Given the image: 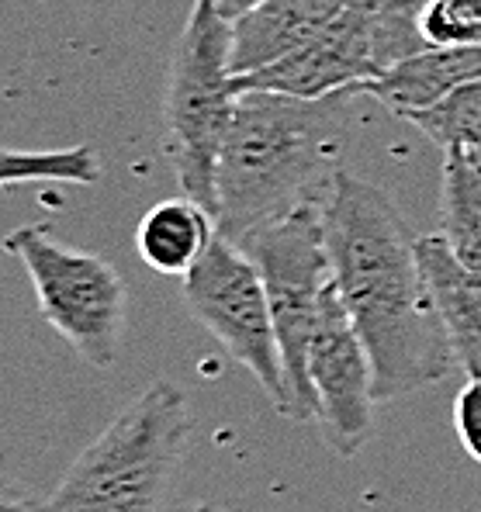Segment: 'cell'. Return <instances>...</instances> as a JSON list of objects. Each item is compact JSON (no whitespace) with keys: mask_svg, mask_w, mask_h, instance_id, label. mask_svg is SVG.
<instances>
[{"mask_svg":"<svg viewBox=\"0 0 481 512\" xmlns=\"http://www.w3.org/2000/svg\"><path fill=\"white\" fill-rule=\"evenodd\" d=\"M322 232L333 284L374 367V395L395 402L457 367L419 260V239L381 187L340 170Z\"/></svg>","mask_w":481,"mask_h":512,"instance_id":"obj_1","label":"cell"},{"mask_svg":"<svg viewBox=\"0 0 481 512\" xmlns=\"http://www.w3.org/2000/svg\"><path fill=\"white\" fill-rule=\"evenodd\" d=\"M419 260L457 367L468 378H481V274L464 267L443 236L419 239Z\"/></svg>","mask_w":481,"mask_h":512,"instance_id":"obj_12","label":"cell"},{"mask_svg":"<svg viewBox=\"0 0 481 512\" xmlns=\"http://www.w3.org/2000/svg\"><path fill=\"white\" fill-rule=\"evenodd\" d=\"M215 232L219 229H215L212 212L184 194L142 215L135 229V246H139L142 263L153 267L156 274L184 277L212 246Z\"/></svg>","mask_w":481,"mask_h":512,"instance_id":"obj_13","label":"cell"},{"mask_svg":"<svg viewBox=\"0 0 481 512\" xmlns=\"http://www.w3.org/2000/svg\"><path fill=\"white\" fill-rule=\"evenodd\" d=\"M481 80V45H430L398 59L381 77L367 80L360 94L381 101L395 115H412L443 101L450 90Z\"/></svg>","mask_w":481,"mask_h":512,"instance_id":"obj_11","label":"cell"},{"mask_svg":"<svg viewBox=\"0 0 481 512\" xmlns=\"http://www.w3.org/2000/svg\"><path fill=\"white\" fill-rule=\"evenodd\" d=\"M191 436L177 384L156 381L132 398L73 461L45 512H160Z\"/></svg>","mask_w":481,"mask_h":512,"instance_id":"obj_3","label":"cell"},{"mask_svg":"<svg viewBox=\"0 0 481 512\" xmlns=\"http://www.w3.org/2000/svg\"><path fill=\"white\" fill-rule=\"evenodd\" d=\"M219 4V11L225 14L229 21H236L239 14H246V11H253L257 4H263V0H215Z\"/></svg>","mask_w":481,"mask_h":512,"instance_id":"obj_19","label":"cell"},{"mask_svg":"<svg viewBox=\"0 0 481 512\" xmlns=\"http://www.w3.org/2000/svg\"><path fill=\"white\" fill-rule=\"evenodd\" d=\"M4 250L25 263L35 298L52 329L97 371L118 360L129 291L104 256L59 243L42 225H21L4 236Z\"/></svg>","mask_w":481,"mask_h":512,"instance_id":"obj_5","label":"cell"},{"mask_svg":"<svg viewBox=\"0 0 481 512\" xmlns=\"http://www.w3.org/2000/svg\"><path fill=\"white\" fill-rule=\"evenodd\" d=\"M350 0H263L232 21V77H246L302 49Z\"/></svg>","mask_w":481,"mask_h":512,"instance_id":"obj_10","label":"cell"},{"mask_svg":"<svg viewBox=\"0 0 481 512\" xmlns=\"http://www.w3.org/2000/svg\"><path fill=\"white\" fill-rule=\"evenodd\" d=\"M187 512H215L212 506H194V509H187Z\"/></svg>","mask_w":481,"mask_h":512,"instance_id":"obj_20","label":"cell"},{"mask_svg":"<svg viewBox=\"0 0 481 512\" xmlns=\"http://www.w3.org/2000/svg\"><path fill=\"white\" fill-rule=\"evenodd\" d=\"M381 77L374 49V0H350L315 39L257 73L236 77V90H274L291 97H329L340 90H360Z\"/></svg>","mask_w":481,"mask_h":512,"instance_id":"obj_9","label":"cell"},{"mask_svg":"<svg viewBox=\"0 0 481 512\" xmlns=\"http://www.w3.org/2000/svg\"><path fill=\"white\" fill-rule=\"evenodd\" d=\"M180 295L187 312L229 350L236 364H243L260 381L270 405L288 419V374H284L281 343L270 315V298L253 256L215 232L205 256L194 263L191 274H184Z\"/></svg>","mask_w":481,"mask_h":512,"instance_id":"obj_7","label":"cell"},{"mask_svg":"<svg viewBox=\"0 0 481 512\" xmlns=\"http://www.w3.org/2000/svg\"><path fill=\"white\" fill-rule=\"evenodd\" d=\"M229 56L232 21L215 0H194L170 59L163 132L180 191L208 208L212 218L219 208V156L239 101Z\"/></svg>","mask_w":481,"mask_h":512,"instance_id":"obj_4","label":"cell"},{"mask_svg":"<svg viewBox=\"0 0 481 512\" xmlns=\"http://www.w3.org/2000/svg\"><path fill=\"white\" fill-rule=\"evenodd\" d=\"M454 429L461 447L481 464V378H468L454 398Z\"/></svg>","mask_w":481,"mask_h":512,"instance_id":"obj_17","label":"cell"},{"mask_svg":"<svg viewBox=\"0 0 481 512\" xmlns=\"http://www.w3.org/2000/svg\"><path fill=\"white\" fill-rule=\"evenodd\" d=\"M308 384L326 440L340 457H353L374 433V367L336 284L326 288L322 315L308 346Z\"/></svg>","mask_w":481,"mask_h":512,"instance_id":"obj_8","label":"cell"},{"mask_svg":"<svg viewBox=\"0 0 481 512\" xmlns=\"http://www.w3.org/2000/svg\"><path fill=\"white\" fill-rule=\"evenodd\" d=\"M360 90L291 97L243 90L219 156V236L243 246L263 225L326 208L343 156V111Z\"/></svg>","mask_w":481,"mask_h":512,"instance_id":"obj_2","label":"cell"},{"mask_svg":"<svg viewBox=\"0 0 481 512\" xmlns=\"http://www.w3.org/2000/svg\"><path fill=\"white\" fill-rule=\"evenodd\" d=\"M0 512H45V502H35L25 488L0 478Z\"/></svg>","mask_w":481,"mask_h":512,"instance_id":"obj_18","label":"cell"},{"mask_svg":"<svg viewBox=\"0 0 481 512\" xmlns=\"http://www.w3.org/2000/svg\"><path fill=\"white\" fill-rule=\"evenodd\" d=\"M243 250L260 267L263 288L270 298V315H274L291 391L288 419L308 423L315 419V398L312 384H308V346H312L315 326H319L326 288L333 284L322 208H302V212L263 225L246 239Z\"/></svg>","mask_w":481,"mask_h":512,"instance_id":"obj_6","label":"cell"},{"mask_svg":"<svg viewBox=\"0 0 481 512\" xmlns=\"http://www.w3.org/2000/svg\"><path fill=\"white\" fill-rule=\"evenodd\" d=\"M56 180V184H97L101 160L90 146L73 149H4L0 146V187Z\"/></svg>","mask_w":481,"mask_h":512,"instance_id":"obj_14","label":"cell"},{"mask_svg":"<svg viewBox=\"0 0 481 512\" xmlns=\"http://www.w3.org/2000/svg\"><path fill=\"white\" fill-rule=\"evenodd\" d=\"M426 139H433L437 146L447 149L457 146H478L481 142V80L450 90L443 101L430 104L423 111L405 115Z\"/></svg>","mask_w":481,"mask_h":512,"instance_id":"obj_15","label":"cell"},{"mask_svg":"<svg viewBox=\"0 0 481 512\" xmlns=\"http://www.w3.org/2000/svg\"><path fill=\"white\" fill-rule=\"evenodd\" d=\"M419 35L430 45H481V0H419Z\"/></svg>","mask_w":481,"mask_h":512,"instance_id":"obj_16","label":"cell"}]
</instances>
